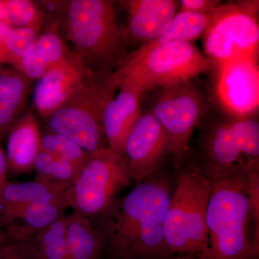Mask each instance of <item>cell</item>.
I'll use <instances>...</instances> for the list:
<instances>
[{
    "mask_svg": "<svg viewBox=\"0 0 259 259\" xmlns=\"http://www.w3.org/2000/svg\"><path fill=\"white\" fill-rule=\"evenodd\" d=\"M259 2L222 3L204 32V55L212 68L242 58H258Z\"/></svg>",
    "mask_w": 259,
    "mask_h": 259,
    "instance_id": "7",
    "label": "cell"
},
{
    "mask_svg": "<svg viewBox=\"0 0 259 259\" xmlns=\"http://www.w3.org/2000/svg\"><path fill=\"white\" fill-rule=\"evenodd\" d=\"M172 194L166 182H140L95 218L110 258L164 259L172 256L164 238Z\"/></svg>",
    "mask_w": 259,
    "mask_h": 259,
    "instance_id": "1",
    "label": "cell"
},
{
    "mask_svg": "<svg viewBox=\"0 0 259 259\" xmlns=\"http://www.w3.org/2000/svg\"><path fill=\"white\" fill-rule=\"evenodd\" d=\"M38 35L32 49L19 65L18 71L32 81L69 60L73 55L61 36L56 23Z\"/></svg>",
    "mask_w": 259,
    "mask_h": 259,
    "instance_id": "18",
    "label": "cell"
},
{
    "mask_svg": "<svg viewBox=\"0 0 259 259\" xmlns=\"http://www.w3.org/2000/svg\"><path fill=\"white\" fill-rule=\"evenodd\" d=\"M68 259H102L106 241L92 219L72 212L66 216Z\"/></svg>",
    "mask_w": 259,
    "mask_h": 259,
    "instance_id": "21",
    "label": "cell"
},
{
    "mask_svg": "<svg viewBox=\"0 0 259 259\" xmlns=\"http://www.w3.org/2000/svg\"><path fill=\"white\" fill-rule=\"evenodd\" d=\"M121 3L128 13L127 28L123 30L126 41L131 39L143 44L156 38L179 8V2L175 0H127Z\"/></svg>",
    "mask_w": 259,
    "mask_h": 259,
    "instance_id": "14",
    "label": "cell"
},
{
    "mask_svg": "<svg viewBox=\"0 0 259 259\" xmlns=\"http://www.w3.org/2000/svg\"><path fill=\"white\" fill-rule=\"evenodd\" d=\"M210 15L179 11L163 32L154 40L143 44L134 54H140L161 44L171 42H190L202 37L208 26Z\"/></svg>",
    "mask_w": 259,
    "mask_h": 259,
    "instance_id": "22",
    "label": "cell"
},
{
    "mask_svg": "<svg viewBox=\"0 0 259 259\" xmlns=\"http://www.w3.org/2000/svg\"><path fill=\"white\" fill-rule=\"evenodd\" d=\"M164 259H198L197 256L190 255H176Z\"/></svg>",
    "mask_w": 259,
    "mask_h": 259,
    "instance_id": "33",
    "label": "cell"
},
{
    "mask_svg": "<svg viewBox=\"0 0 259 259\" xmlns=\"http://www.w3.org/2000/svg\"><path fill=\"white\" fill-rule=\"evenodd\" d=\"M109 259H124V258H110H110Z\"/></svg>",
    "mask_w": 259,
    "mask_h": 259,
    "instance_id": "35",
    "label": "cell"
},
{
    "mask_svg": "<svg viewBox=\"0 0 259 259\" xmlns=\"http://www.w3.org/2000/svg\"><path fill=\"white\" fill-rule=\"evenodd\" d=\"M13 27L0 22V67L7 64V40Z\"/></svg>",
    "mask_w": 259,
    "mask_h": 259,
    "instance_id": "30",
    "label": "cell"
},
{
    "mask_svg": "<svg viewBox=\"0 0 259 259\" xmlns=\"http://www.w3.org/2000/svg\"><path fill=\"white\" fill-rule=\"evenodd\" d=\"M67 208L65 196L30 204L5 228L10 241L23 242L31 239L38 232L65 215Z\"/></svg>",
    "mask_w": 259,
    "mask_h": 259,
    "instance_id": "20",
    "label": "cell"
},
{
    "mask_svg": "<svg viewBox=\"0 0 259 259\" xmlns=\"http://www.w3.org/2000/svg\"><path fill=\"white\" fill-rule=\"evenodd\" d=\"M33 107L24 112L8 133L6 154L8 175H30L40 149L41 132Z\"/></svg>",
    "mask_w": 259,
    "mask_h": 259,
    "instance_id": "15",
    "label": "cell"
},
{
    "mask_svg": "<svg viewBox=\"0 0 259 259\" xmlns=\"http://www.w3.org/2000/svg\"><path fill=\"white\" fill-rule=\"evenodd\" d=\"M211 71L210 63L193 42H171L127 54L113 74L118 88L132 90L144 101L154 90L192 81Z\"/></svg>",
    "mask_w": 259,
    "mask_h": 259,
    "instance_id": "4",
    "label": "cell"
},
{
    "mask_svg": "<svg viewBox=\"0 0 259 259\" xmlns=\"http://www.w3.org/2000/svg\"><path fill=\"white\" fill-rule=\"evenodd\" d=\"M8 166H7L6 154L0 146V197L2 192L8 183Z\"/></svg>",
    "mask_w": 259,
    "mask_h": 259,
    "instance_id": "31",
    "label": "cell"
},
{
    "mask_svg": "<svg viewBox=\"0 0 259 259\" xmlns=\"http://www.w3.org/2000/svg\"><path fill=\"white\" fill-rule=\"evenodd\" d=\"M32 238L23 242L5 241L0 248V259H35Z\"/></svg>",
    "mask_w": 259,
    "mask_h": 259,
    "instance_id": "28",
    "label": "cell"
},
{
    "mask_svg": "<svg viewBox=\"0 0 259 259\" xmlns=\"http://www.w3.org/2000/svg\"><path fill=\"white\" fill-rule=\"evenodd\" d=\"M32 82L15 68L0 67V141L24 113Z\"/></svg>",
    "mask_w": 259,
    "mask_h": 259,
    "instance_id": "19",
    "label": "cell"
},
{
    "mask_svg": "<svg viewBox=\"0 0 259 259\" xmlns=\"http://www.w3.org/2000/svg\"><path fill=\"white\" fill-rule=\"evenodd\" d=\"M124 155L131 180L136 182L152 175L170 155L166 134L149 110L143 112L130 133Z\"/></svg>",
    "mask_w": 259,
    "mask_h": 259,
    "instance_id": "12",
    "label": "cell"
},
{
    "mask_svg": "<svg viewBox=\"0 0 259 259\" xmlns=\"http://www.w3.org/2000/svg\"><path fill=\"white\" fill-rule=\"evenodd\" d=\"M40 31L41 30L33 28H13L7 40V64L18 69Z\"/></svg>",
    "mask_w": 259,
    "mask_h": 259,
    "instance_id": "27",
    "label": "cell"
},
{
    "mask_svg": "<svg viewBox=\"0 0 259 259\" xmlns=\"http://www.w3.org/2000/svg\"><path fill=\"white\" fill-rule=\"evenodd\" d=\"M35 180L45 183L71 185L79 173L72 165L39 150L34 161Z\"/></svg>",
    "mask_w": 259,
    "mask_h": 259,
    "instance_id": "25",
    "label": "cell"
},
{
    "mask_svg": "<svg viewBox=\"0 0 259 259\" xmlns=\"http://www.w3.org/2000/svg\"><path fill=\"white\" fill-rule=\"evenodd\" d=\"M0 22L10 25L9 13L5 0H0Z\"/></svg>",
    "mask_w": 259,
    "mask_h": 259,
    "instance_id": "32",
    "label": "cell"
},
{
    "mask_svg": "<svg viewBox=\"0 0 259 259\" xmlns=\"http://www.w3.org/2000/svg\"><path fill=\"white\" fill-rule=\"evenodd\" d=\"M65 3V30L74 54L95 71L117 69L127 54L123 30L116 21L114 2L71 0Z\"/></svg>",
    "mask_w": 259,
    "mask_h": 259,
    "instance_id": "3",
    "label": "cell"
},
{
    "mask_svg": "<svg viewBox=\"0 0 259 259\" xmlns=\"http://www.w3.org/2000/svg\"><path fill=\"white\" fill-rule=\"evenodd\" d=\"M207 176L258 171L259 122L256 115L237 118L225 115L209 124L202 144Z\"/></svg>",
    "mask_w": 259,
    "mask_h": 259,
    "instance_id": "9",
    "label": "cell"
},
{
    "mask_svg": "<svg viewBox=\"0 0 259 259\" xmlns=\"http://www.w3.org/2000/svg\"><path fill=\"white\" fill-rule=\"evenodd\" d=\"M124 259H125V258H124Z\"/></svg>",
    "mask_w": 259,
    "mask_h": 259,
    "instance_id": "36",
    "label": "cell"
},
{
    "mask_svg": "<svg viewBox=\"0 0 259 259\" xmlns=\"http://www.w3.org/2000/svg\"><path fill=\"white\" fill-rule=\"evenodd\" d=\"M13 28H33L42 30V10L30 0H5Z\"/></svg>",
    "mask_w": 259,
    "mask_h": 259,
    "instance_id": "26",
    "label": "cell"
},
{
    "mask_svg": "<svg viewBox=\"0 0 259 259\" xmlns=\"http://www.w3.org/2000/svg\"><path fill=\"white\" fill-rule=\"evenodd\" d=\"M214 95L223 114L243 118L256 115L259 106L258 58H242L212 68Z\"/></svg>",
    "mask_w": 259,
    "mask_h": 259,
    "instance_id": "11",
    "label": "cell"
},
{
    "mask_svg": "<svg viewBox=\"0 0 259 259\" xmlns=\"http://www.w3.org/2000/svg\"><path fill=\"white\" fill-rule=\"evenodd\" d=\"M209 177V176H208ZM208 243L198 259H258L251 223L258 224V171L209 176Z\"/></svg>",
    "mask_w": 259,
    "mask_h": 259,
    "instance_id": "2",
    "label": "cell"
},
{
    "mask_svg": "<svg viewBox=\"0 0 259 259\" xmlns=\"http://www.w3.org/2000/svg\"><path fill=\"white\" fill-rule=\"evenodd\" d=\"M40 148L54 157L72 165L79 174L90 156V153L72 140L49 129L41 133Z\"/></svg>",
    "mask_w": 259,
    "mask_h": 259,
    "instance_id": "24",
    "label": "cell"
},
{
    "mask_svg": "<svg viewBox=\"0 0 259 259\" xmlns=\"http://www.w3.org/2000/svg\"><path fill=\"white\" fill-rule=\"evenodd\" d=\"M119 93L110 100L105 109L103 127L107 146L114 152L124 154L126 140L142 115V99L126 88H118Z\"/></svg>",
    "mask_w": 259,
    "mask_h": 259,
    "instance_id": "16",
    "label": "cell"
},
{
    "mask_svg": "<svg viewBox=\"0 0 259 259\" xmlns=\"http://www.w3.org/2000/svg\"><path fill=\"white\" fill-rule=\"evenodd\" d=\"M149 111L166 134L170 155L177 165L187 156L190 139L203 120V95L192 81L158 89Z\"/></svg>",
    "mask_w": 259,
    "mask_h": 259,
    "instance_id": "10",
    "label": "cell"
},
{
    "mask_svg": "<svg viewBox=\"0 0 259 259\" xmlns=\"http://www.w3.org/2000/svg\"><path fill=\"white\" fill-rule=\"evenodd\" d=\"M66 216L59 218L32 238L35 259H68Z\"/></svg>",
    "mask_w": 259,
    "mask_h": 259,
    "instance_id": "23",
    "label": "cell"
},
{
    "mask_svg": "<svg viewBox=\"0 0 259 259\" xmlns=\"http://www.w3.org/2000/svg\"><path fill=\"white\" fill-rule=\"evenodd\" d=\"M94 71L73 52L69 60L37 80L32 91L34 110L42 118H47L82 87Z\"/></svg>",
    "mask_w": 259,
    "mask_h": 259,
    "instance_id": "13",
    "label": "cell"
},
{
    "mask_svg": "<svg viewBox=\"0 0 259 259\" xmlns=\"http://www.w3.org/2000/svg\"><path fill=\"white\" fill-rule=\"evenodd\" d=\"M132 182L125 155L108 147L90 153L88 161L65 193L72 212L90 219L101 215Z\"/></svg>",
    "mask_w": 259,
    "mask_h": 259,
    "instance_id": "8",
    "label": "cell"
},
{
    "mask_svg": "<svg viewBox=\"0 0 259 259\" xmlns=\"http://www.w3.org/2000/svg\"><path fill=\"white\" fill-rule=\"evenodd\" d=\"M180 11L190 12L202 15H210L222 3L218 0H181Z\"/></svg>",
    "mask_w": 259,
    "mask_h": 259,
    "instance_id": "29",
    "label": "cell"
},
{
    "mask_svg": "<svg viewBox=\"0 0 259 259\" xmlns=\"http://www.w3.org/2000/svg\"><path fill=\"white\" fill-rule=\"evenodd\" d=\"M70 185L32 182H8L0 197V227H8L25 207L64 197Z\"/></svg>",
    "mask_w": 259,
    "mask_h": 259,
    "instance_id": "17",
    "label": "cell"
},
{
    "mask_svg": "<svg viewBox=\"0 0 259 259\" xmlns=\"http://www.w3.org/2000/svg\"><path fill=\"white\" fill-rule=\"evenodd\" d=\"M5 239H6V237L3 234V232L0 231V248H1V247L4 244L5 242L6 241Z\"/></svg>",
    "mask_w": 259,
    "mask_h": 259,
    "instance_id": "34",
    "label": "cell"
},
{
    "mask_svg": "<svg viewBox=\"0 0 259 259\" xmlns=\"http://www.w3.org/2000/svg\"><path fill=\"white\" fill-rule=\"evenodd\" d=\"M117 90L113 71H94L72 97L45 119L47 129L72 140L88 153L108 147L104 113Z\"/></svg>",
    "mask_w": 259,
    "mask_h": 259,
    "instance_id": "5",
    "label": "cell"
},
{
    "mask_svg": "<svg viewBox=\"0 0 259 259\" xmlns=\"http://www.w3.org/2000/svg\"><path fill=\"white\" fill-rule=\"evenodd\" d=\"M210 179L192 166L179 177L165 219L164 238L171 255L199 256L208 243L207 216Z\"/></svg>",
    "mask_w": 259,
    "mask_h": 259,
    "instance_id": "6",
    "label": "cell"
}]
</instances>
